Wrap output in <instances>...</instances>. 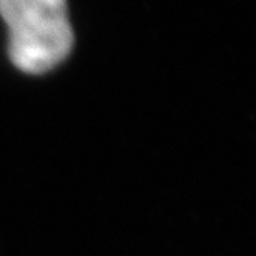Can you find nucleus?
Instances as JSON below:
<instances>
[{"mask_svg": "<svg viewBox=\"0 0 256 256\" xmlns=\"http://www.w3.org/2000/svg\"><path fill=\"white\" fill-rule=\"evenodd\" d=\"M0 17L8 27V57L25 74H45L72 52L66 0H0Z\"/></svg>", "mask_w": 256, "mask_h": 256, "instance_id": "1", "label": "nucleus"}]
</instances>
